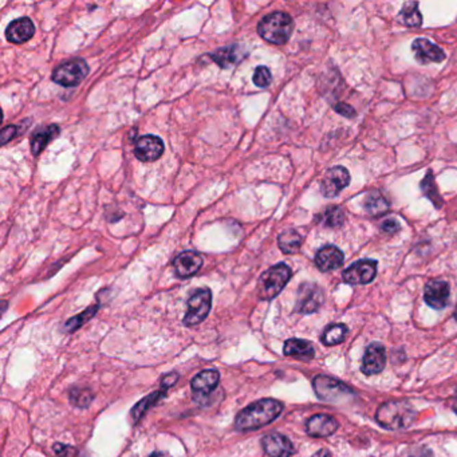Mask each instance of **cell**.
I'll return each instance as SVG.
<instances>
[{"label": "cell", "mask_w": 457, "mask_h": 457, "mask_svg": "<svg viewBox=\"0 0 457 457\" xmlns=\"http://www.w3.org/2000/svg\"><path fill=\"white\" fill-rule=\"evenodd\" d=\"M54 452L60 456H70L71 454H75L77 451L73 447L68 445H62V444H55L54 445Z\"/></svg>", "instance_id": "38"}, {"label": "cell", "mask_w": 457, "mask_h": 457, "mask_svg": "<svg viewBox=\"0 0 457 457\" xmlns=\"http://www.w3.org/2000/svg\"><path fill=\"white\" fill-rule=\"evenodd\" d=\"M283 353L287 357H294L300 361H310L314 358L315 352L314 348L310 342L303 341V339H296V338H291L289 341H286L285 348H283Z\"/></svg>", "instance_id": "21"}, {"label": "cell", "mask_w": 457, "mask_h": 457, "mask_svg": "<svg viewBox=\"0 0 457 457\" xmlns=\"http://www.w3.org/2000/svg\"><path fill=\"white\" fill-rule=\"evenodd\" d=\"M400 457H433V454L429 448L426 447H420V445H416V447H409L408 449H405Z\"/></svg>", "instance_id": "34"}, {"label": "cell", "mask_w": 457, "mask_h": 457, "mask_svg": "<svg viewBox=\"0 0 457 457\" xmlns=\"http://www.w3.org/2000/svg\"><path fill=\"white\" fill-rule=\"evenodd\" d=\"M385 365H387L385 348L378 342L370 343L362 359V366H361L362 373L366 376L378 374L385 369Z\"/></svg>", "instance_id": "12"}, {"label": "cell", "mask_w": 457, "mask_h": 457, "mask_svg": "<svg viewBox=\"0 0 457 457\" xmlns=\"http://www.w3.org/2000/svg\"><path fill=\"white\" fill-rule=\"evenodd\" d=\"M455 318H456V319H457V310H456V313H455Z\"/></svg>", "instance_id": "43"}, {"label": "cell", "mask_w": 457, "mask_h": 457, "mask_svg": "<svg viewBox=\"0 0 457 457\" xmlns=\"http://www.w3.org/2000/svg\"><path fill=\"white\" fill-rule=\"evenodd\" d=\"M164 153L163 140L157 135H142L137 140L134 146V156L144 163L159 160Z\"/></svg>", "instance_id": "9"}, {"label": "cell", "mask_w": 457, "mask_h": 457, "mask_svg": "<svg viewBox=\"0 0 457 457\" xmlns=\"http://www.w3.org/2000/svg\"><path fill=\"white\" fill-rule=\"evenodd\" d=\"M212 306V293L209 289H200L188 300V309L184 318L185 326H196L209 314Z\"/></svg>", "instance_id": "6"}, {"label": "cell", "mask_w": 457, "mask_h": 457, "mask_svg": "<svg viewBox=\"0 0 457 457\" xmlns=\"http://www.w3.org/2000/svg\"><path fill=\"white\" fill-rule=\"evenodd\" d=\"M252 81H254V83H255L258 88H267V86H270V83H271V81H272L271 71H270L265 66H259V67L255 70V73H254Z\"/></svg>", "instance_id": "33"}, {"label": "cell", "mask_w": 457, "mask_h": 457, "mask_svg": "<svg viewBox=\"0 0 457 457\" xmlns=\"http://www.w3.org/2000/svg\"><path fill=\"white\" fill-rule=\"evenodd\" d=\"M97 311H99V304H93L92 307H89V309L85 310L83 313H81V314H78L77 317L68 319L65 325L66 331L71 332V331L78 330L79 327H82V325H85L89 319H92Z\"/></svg>", "instance_id": "31"}, {"label": "cell", "mask_w": 457, "mask_h": 457, "mask_svg": "<svg viewBox=\"0 0 457 457\" xmlns=\"http://www.w3.org/2000/svg\"><path fill=\"white\" fill-rule=\"evenodd\" d=\"M294 30L293 18L286 12H272L264 16L258 25V33L261 38L274 44H285Z\"/></svg>", "instance_id": "2"}, {"label": "cell", "mask_w": 457, "mask_h": 457, "mask_svg": "<svg viewBox=\"0 0 457 457\" xmlns=\"http://www.w3.org/2000/svg\"><path fill=\"white\" fill-rule=\"evenodd\" d=\"M220 380V374L216 370H204L192 380V391L196 394H209L216 389Z\"/></svg>", "instance_id": "22"}, {"label": "cell", "mask_w": 457, "mask_h": 457, "mask_svg": "<svg viewBox=\"0 0 457 457\" xmlns=\"http://www.w3.org/2000/svg\"><path fill=\"white\" fill-rule=\"evenodd\" d=\"M179 380V374L177 373H170V374H166L161 381V385H163L164 389H168L170 388L172 385H174Z\"/></svg>", "instance_id": "39"}, {"label": "cell", "mask_w": 457, "mask_h": 457, "mask_svg": "<svg viewBox=\"0 0 457 457\" xmlns=\"http://www.w3.org/2000/svg\"><path fill=\"white\" fill-rule=\"evenodd\" d=\"M164 394H165V389L152 393L151 395H148V397H145L144 400H141V401L131 409V417L133 424L138 423V421L142 419V416L148 412V409L152 408L156 402H159L160 398H163Z\"/></svg>", "instance_id": "26"}, {"label": "cell", "mask_w": 457, "mask_h": 457, "mask_svg": "<svg viewBox=\"0 0 457 457\" xmlns=\"http://www.w3.org/2000/svg\"><path fill=\"white\" fill-rule=\"evenodd\" d=\"M349 330L343 324H335L326 327V330L322 334V342L326 346H334L338 343H342L348 335Z\"/></svg>", "instance_id": "27"}, {"label": "cell", "mask_w": 457, "mask_h": 457, "mask_svg": "<svg viewBox=\"0 0 457 457\" xmlns=\"http://www.w3.org/2000/svg\"><path fill=\"white\" fill-rule=\"evenodd\" d=\"M18 134V128L16 127H5L1 131V144L5 145L8 141H11L15 135Z\"/></svg>", "instance_id": "36"}, {"label": "cell", "mask_w": 457, "mask_h": 457, "mask_svg": "<svg viewBox=\"0 0 457 457\" xmlns=\"http://www.w3.org/2000/svg\"><path fill=\"white\" fill-rule=\"evenodd\" d=\"M337 429H338L337 420L327 415H315L306 424L307 433L313 437L331 436Z\"/></svg>", "instance_id": "20"}, {"label": "cell", "mask_w": 457, "mask_h": 457, "mask_svg": "<svg viewBox=\"0 0 457 457\" xmlns=\"http://www.w3.org/2000/svg\"><path fill=\"white\" fill-rule=\"evenodd\" d=\"M400 19L402 23L408 27H419L421 26L423 16L419 11V4L417 3H406L401 12H400Z\"/></svg>", "instance_id": "28"}, {"label": "cell", "mask_w": 457, "mask_h": 457, "mask_svg": "<svg viewBox=\"0 0 457 457\" xmlns=\"http://www.w3.org/2000/svg\"><path fill=\"white\" fill-rule=\"evenodd\" d=\"M203 265V257L196 251H185L173 261V268L179 278H190L195 275Z\"/></svg>", "instance_id": "16"}, {"label": "cell", "mask_w": 457, "mask_h": 457, "mask_svg": "<svg viewBox=\"0 0 457 457\" xmlns=\"http://www.w3.org/2000/svg\"><path fill=\"white\" fill-rule=\"evenodd\" d=\"M325 300L324 291L315 283L300 285L296 296L295 311L299 314H311L319 310Z\"/></svg>", "instance_id": "7"}, {"label": "cell", "mask_w": 457, "mask_h": 457, "mask_svg": "<svg viewBox=\"0 0 457 457\" xmlns=\"http://www.w3.org/2000/svg\"><path fill=\"white\" fill-rule=\"evenodd\" d=\"M424 299L428 306L441 310L449 302V285L444 280H430L426 283Z\"/></svg>", "instance_id": "15"}, {"label": "cell", "mask_w": 457, "mask_h": 457, "mask_svg": "<svg viewBox=\"0 0 457 457\" xmlns=\"http://www.w3.org/2000/svg\"><path fill=\"white\" fill-rule=\"evenodd\" d=\"M313 457H331V454L327 449H321V451H318Z\"/></svg>", "instance_id": "40"}, {"label": "cell", "mask_w": 457, "mask_h": 457, "mask_svg": "<svg viewBox=\"0 0 457 457\" xmlns=\"http://www.w3.org/2000/svg\"><path fill=\"white\" fill-rule=\"evenodd\" d=\"M318 220L325 226V227H328V228H338L343 224L345 222V213L343 211L339 208V207H328L327 209H325Z\"/></svg>", "instance_id": "29"}, {"label": "cell", "mask_w": 457, "mask_h": 457, "mask_svg": "<svg viewBox=\"0 0 457 457\" xmlns=\"http://www.w3.org/2000/svg\"><path fill=\"white\" fill-rule=\"evenodd\" d=\"M452 406H454V410L457 413V393L456 395H455V400H454V405H452Z\"/></svg>", "instance_id": "42"}, {"label": "cell", "mask_w": 457, "mask_h": 457, "mask_svg": "<svg viewBox=\"0 0 457 457\" xmlns=\"http://www.w3.org/2000/svg\"><path fill=\"white\" fill-rule=\"evenodd\" d=\"M246 55L247 54H246L243 47H240L237 44H232V46L222 47V49L213 51L212 54H209V58L213 62H216L222 68H228V67L239 64L240 61H243Z\"/></svg>", "instance_id": "19"}, {"label": "cell", "mask_w": 457, "mask_h": 457, "mask_svg": "<svg viewBox=\"0 0 457 457\" xmlns=\"http://www.w3.org/2000/svg\"><path fill=\"white\" fill-rule=\"evenodd\" d=\"M35 26L30 18H21L11 22L5 30V38L8 42L21 44L33 38Z\"/></svg>", "instance_id": "17"}, {"label": "cell", "mask_w": 457, "mask_h": 457, "mask_svg": "<svg viewBox=\"0 0 457 457\" xmlns=\"http://www.w3.org/2000/svg\"><path fill=\"white\" fill-rule=\"evenodd\" d=\"M350 183V174L346 168L343 166H334L327 170L322 183H321V192L324 196L335 197L342 190H345Z\"/></svg>", "instance_id": "10"}, {"label": "cell", "mask_w": 457, "mask_h": 457, "mask_svg": "<svg viewBox=\"0 0 457 457\" xmlns=\"http://www.w3.org/2000/svg\"><path fill=\"white\" fill-rule=\"evenodd\" d=\"M94 394L92 393L90 389H73L70 393V401L74 406L78 408H86L90 405V402L93 401Z\"/></svg>", "instance_id": "32"}, {"label": "cell", "mask_w": 457, "mask_h": 457, "mask_svg": "<svg viewBox=\"0 0 457 457\" xmlns=\"http://www.w3.org/2000/svg\"><path fill=\"white\" fill-rule=\"evenodd\" d=\"M88 74H89L88 64L81 58H75L58 66L53 71V81L61 86L73 88L79 85L86 78Z\"/></svg>", "instance_id": "5"}, {"label": "cell", "mask_w": 457, "mask_h": 457, "mask_svg": "<svg viewBox=\"0 0 457 457\" xmlns=\"http://www.w3.org/2000/svg\"><path fill=\"white\" fill-rule=\"evenodd\" d=\"M421 191L424 194L425 196L428 197L434 207L440 208L441 204H443V197L439 194V190H437V185L434 183V179H433V173L430 170H428L426 176L424 177V180L421 181Z\"/></svg>", "instance_id": "30"}, {"label": "cell", "mask_w": 457, "mask_h": 457, "mask_svg": "<svg viewBox=\"0 0 457 457\" xmlns=\"http://www.w3.org/2000/svg\"><path fill=\"white\" fill-rule=\"evenodd\" d=\"M264 452L270 457H291L295 449L293 443L283 434L271 433L261 440Z\"/></svg>", "instance_id": "14"}, {"label": "cell", "mask_w": 457, "mask_h": 457, "mask_svg": "<svg viewBox=\"0 0 457 457\" xmlns=\"http://www.w3.org/2000/svg\"><path fill=\"white\" fill-rule=\"evenodd\" d=\"M60 134V127L58 125H50L44 128H39L35 131L31 135V152L35 156H38L55 137Z\"/></svg>", "instance_id": "23"}, {"label": "cell", "mask_w": 457, "mask_h": 457, "mask_svg": "<svg viewBox=\"0 0 457 457\" xmlns=\"http://www.w3.org/2000/svg\"><path fill=\"white\" fill-rule=\"evenodd\" d=\"M282 410H283L282 402L272 398H264L243 409L236 416L235 426L237 430L241 432L255 430L272 423L275 419L279 417Z\"/></svg>", "instance_id": "1"}, {"label": "cell", "mask_w": 457, "mask_h": 457, "mask_svg": "<svg viewBox=\"0 0 457 457\" xmlns=\"http://www.w3.org/2000/svg\"><path fill=\"white\" fill-rule=\"evenodd\" d=\"M382 231L384 232H387V233H395V232H398L400 231V223L397 222V220H394V219H389V220H385L384 223H382Z\"/></svg>", "instance_id": "37"}, {"label": "cell", "mask_w": 457, "mask_h": 457, "mask_svg": "<svg viewBox=\"0 0 457 457\" xmlns=\"http://www.w3.org/2000/svg\"><path fill=\"white\" fill-rule=\"evenodd\" d=\"M314 391L315 394L324 400V401H328V402H335L338 400H342L343 397H348L349 394H352V391L342 384L341 381L327 377V376H318L314 378L313 382Z\"/></svg>", "instance_id": "8"}, {"label": "cell", "mask_w": 457, "mask_h": 457, "mask_svg": "<svg viewBox=\"0 0 457 457\" xmlns=\"http://www.w3.org/2000/svg\"><path fill=\"white\" fill-rule=\"evenodd\" d=\"M302 236L295 231V229H287L285 232H282L278 237V244L279 248L285 252V254H295L300 250L302 246Z\"/></svg>", "instance_id": "24"}, {"label": "cell", "mask_w": 457, "mask_h": 457, "mask_svg": "<svg viewBox=\"0 0 457 457\" xmlns=\"http://www.w3.org/2000/svg\"><path fill=\"white\" fill-rule=\"evenodd\" d=\"M363 208L370 216H380L389 209V203L381 194L373 192V194H369L365 198Z\"/></svg>", "instance_id": "25"}, {"label": "cell", "mask_w": 457, "mask_h": 457, "mask_svg": "<svg viewBox=\"0 0 457 457\" xmlns=\"http://www.w3.org/2000/svg\"><path fill=\"white\" fill-rule=\"evenodd\" d=\"M334 110H335L337 113H339L341 116L346 117V118H353V117L357 116V112L354 110V107H352V106L348 105V103H343V102L337 103V105L334 106Z\"/></svg>", "instance_id": "35"}, {"label": "cell", "mask_w": 457, "mask_h": 457, "mask_svg": "<svg viewBox=\"0 0 457 457\" xmlns=\"http://www.w3.org/2000/svg\"><path fill=\"white\" fill-rule=\"evenodd\" d=\"M377 274V261H358L343 271V280L349 285H367Z\"/></svg>", "instance_id": "11"}, {"label": "cell", "mask_w": 457, "mask_h": 457, "mask_svg": "<svg viewBox=\"0 0 457 457\" xmlns=\"http://www.w3.org/2000/svg\"><path fill=\"white\" fill-rule=\"evenodd\" d=\"M412 50L415 53V58L419 64L428 65L430 62L440 64L445 60V53L434 43L425 38H419L413 42Z\"/></svg>", "instance_id": "13"}, {"label": "cell", "mask_w": 457, "mask_h": 457, "mask_svg": "<svg viewBox=\"0 0 457 457\" xmlns=\"http://www.w3.org/2000/svg\"><path fill=\"white\" fill-rule=\"evenodd\" d=\"M416 410L405 401H391L381 405L377 410L376 419L378 424L389 430L404 429L413 423Z\"/></svg>", "instance_id": "3"}, {"label": "cell", "mask_w": 457, "mask_h": 457, "mask_svg": "<svg viewBox=\"0 0 457 457\" xmlns=\"http://www.w3.org/2000/svg\"><path fill=\"white\" fill-rule=\"evenodd\" d=\"M149 457H166L164 454H161V452H155V454H152L151 456Z\"/></svg>", "instance_id": "41"}, {"label": "cell", "mask_w": 457, "mask_h": 457, "mask_svg": "<svg viewBox=\"0 0 457 457\" xmlns=\"http://www.w3.org/2000/svg\"><path fill=\"white\" fill-rule=\"evenodd\" d=\"M291 278V268L279 263L261 274L258 283V295L263 300H271L285 289Z\"/></svg>", "instance_id": "4"}, {"label": "cell", "mask_w": 457, "mask_h": 457, "mask_svg": "<svg viewBox=\"0 0 457 457\" xmlns=\"http://www.w3.org/2000/svg\"><path fill=\"white\" fill-rule=\"evenodd\" d=\"M343 261V252L335 246H325L315 255V264L322 272L332 271L341 267Z\"/></svg>", "instance_id": "18"}]
</instances>
